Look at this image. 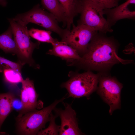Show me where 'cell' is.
<instances>
[{
  "label": "cell",
  "instance_id": "obj_1",
  "mask_svg": "<svg viewBox=\"0 0 135 135\" xmlns=\"http://www.w3.org/2000/svg\"><path fill=\"white\" fill-rule=\"evenodd\" d=\"M120 44L112 36L98 32L90 42L87 51L78 60L70 64L86 71L94 70L101 74H108L114 65L132 63V60H124L118 55Z\"/></svg>",
  "mask_w": 135,
  "mask_h": 135
},
{
  "label": "cell",
  "instance_id": "obj_2",
  "mask_svg": "<svg viewBox=\"0 0 135 135\" xmlns=\"http://www.w3.org/2000/svg\"><path fill=\"white\" fill-rule=\"evenodd\" d=\"M8 20L17 47L18 62L22 66L27 64L34 69H39L40 66L33 59L32 54L35 49L39 48L40 42H34L30 40L26 26L18 23L13 18Z\"/></svg>",
  "mask_w": 135,
  "mask_h": 135
},
{
  "label": "cell",
  "instance_id": "obj_3",
  "mask_svg": "<svg viewBox=\"0 0 135 135\" xmlns=\"http://www.w3.org/2000/svg\"><path fill=\"white\" fill-rule=\"evenodd\" d=\"M66 95L58 100H56L50 106L40 110L27 112L21 117L16 118V131L20 135H35L43 128L47 122H49L50 115L56 105L63 102Z\"/></svg>",
  "mask_w": 135,
  "mask_h": 135
},
{
  "label": "cell",
  "instance_id": "obj_4",
  "mask_svg": "<svg viewBox=\"0 0 135 135\" xmlns=\"http://www.w3.org/2000/svg\"><path fill=\"white\" fill-rule=\"evenodd\" d=\"M13 18L22 25L26 26L30 23H33L53 32L59 36L62 41L64 40L70 31L66 28H62L54 16L45 11L39 4L26 12L17 14Z\"/></svg>",
  "mask_w": 135,
  "mask_h": 135
},
{
  "label": "cell",
  "instance_id": "obj_5",
  "mask_svg": "<svg viewBox=\"0 0 135 135\" xmlns=\"http://www.w3.org/2000/svg\"><path fill=\"white\" fill-rule=\"evenodd\" d=\"M68 76L69 79L60 86L67 90L68 97L78 98L88 97L96 90L99 73L94 74L89 70L82 73L71 71Z\"/></svg>",
  "mask_w": 135,
  "mask_h": 135
},
{
  "label": "cell",
  "instance_id": "obj_6",
  "mask_svg": "<svg viewBox=\"0 0 135 135\" xmlns=\"http://www.w3.org/2000/svg\"><path fill=\"white\" fill-rule=\"evenodd\" d=\"M99 73L98 86L96 90L98 94L110 106L109 112L112 115L114 110L120 108L123 85L116 78L108 74Z\"/></svg>",
  "mask_w": 135,
  "mask_h": 135
},
{
  "label": "cell",
  "instance_id": "obj_7",
  "mask_svg": "<svg viewBox=\"0 0 135 135\" xmlns=\"http://www.w3.org/2000/svg\"><path fill=\"white\" fill-rule=\"evenodd\" d=\"M104 9L90 0H83L78 24H83L98 32L106 34L113 30L104 16Z\"/></svg>",
  "mask_w": 135,
  "mask_h": 135
},
{
  "label": "cell",
  "instance_id": "obj_8",
  "mask_svg": "<svg viewBox=\"0 0 135 135\" xmlns=\"http://www.w3.org/2000/svg\"><path fill=\"white\" fill-rule=\"evenodd\" d=\"M72 29L63 42L75 50L81 56L86 52L88 44L98 32L83 24H74Z\"/></svg>",
  "mask_w": 135,
  "mask_h": 135
},
{
  "label": "cell",
  "instance_id": "obj_9",
  "mask_svg": "<svg viewBox=\"0 0 135 135\" xmlns=\"http://www.w3.org/2000/svg\"><path fill=\"white\" fill-rule=\"evenodd\" d=\"M64 110L55 108L54 109L55 114L60 119L59 134L60 135H82V133L79 128L75 110L72 107L71 104L64 103Z\"/></svg>",
  "mask_w": 135,
  "mask_h": 135
},
{
  "label": "cell",
  "instance_id": "obj_10",
  "mask_svg": "<svg viewBox=\"0 0 135 135\" xmlns=\"http://www.w3.org/2000/svg\"><path fill=\"white\" fill-rule=\"evenodd\" d=\"M135 4V0H127L122 4L114 8L103 10L109 26L112 27L118 20L128 19H135V10L130 6Z\"/></svg>",
  "mask_w": 135,
  "mask_h": 135
},
{
  "label": "cell",
  "instance_id": "obj_11",
  "mask_svg": "<svg viewBox=\"0 0 135 135\" xmlns=\"http://www.w3.org/2000/svg\"><path fill=\"white\" fill-rule=\"evenodd\" d=\"M52 45V48L46 54L59 57L66 60L68 65L81 58L76 50L64 42L57 40Z\"/></svg>",
  "mask_w": 135,
  "mask_h": 135
},
{
  "label": "cell",
  "instance_id": "obj_12",
  "mask_svg": "<svg viewBox=\"0 0 135 135\" xmlns=\"http://www.w3.org/2000/svg\"><path fill=\"white\" fill-rule=\"evenodd\" d=\"M83 0H58L64 11L67 20L66 28L70 30L74 18L80 14Z\"/></svg>",
  "mask_w": 135,
  "mask_h": 135
},
{
  "label": "cell",
  "instance_id": "obj_13",
  "mask_svg": "<svg viewBox=\"0 0 135 135\" xmlns=\"http://www.w3.org/2000/svg\"><path fill=\"white\" fill-rule=\"evenodd\" d=\"M21 83L24 86L27 92L28 101L27 112L42 108L43 106V103L41 100H37L38 96L35 90L33 81L27 78Z\"/></svg>",
  "mask_w": 135,
  "mask_h": 135
},
{
  "label": "cell",
  "instance_id": "obj_14",
  "mask_svg": "<svg viewBox=\"0 0 135 135\" xmlns=\"http://www.w3.org/2000/svg\"><path fill=\"white\" fill-rule=\"evenodd\" d=\"M43 7L54 15L58 21L66 26L67 20L65 12L58 0H41Z\"/></svg>",
  "mask_w": 135,
  "mask_h": 135
},
{
  "label": "cell",
  "instance_id": "obj_15",
  "mask_svg": "<svg viewBox=\"0 0 135 135\" xmlns=\"http://www.w3.org/2000/svg\"><path fill=\"white\" fill-rule=\"evenodd\" d=\"M0 48L6 54L13 55L17 54V47L10 26L6 31L0 35Z\"/></svg>",
  "mask_w": 135,
  "mask_h": 135
},
{
  "label": "cell",
  "instance_id": "obj_16",
  "mask_svg": "<svg viewBox=\"0 0 135 135\" xmlns=\"http://www.w3.org/2000/svg\"><path fill=\"white\" fill-rule=\"evenodd\" d=\"M15 96L11 92L0 94V129L4 121L13 109L12 102Z\"/></svg>",
  "mask_w": 135,
  "mask_h": 135
},
{
  "label": "cell",
  "instance_id": "obj_17",
  "mask_svg": "<svg viewBox=\"0 0 135 135\" xmlns=\"http://www.w3.org/2000/svg\"><path fill=\"white\" fill-rule=\"evenodd\" d=\"M28 32L30 36L39 42L50 43L52 44L58 40L52 37V32L49 30L32 28L28 30Z\"/></svg>",
  "mask_w": 135,
  "mask_h": 135
},
{
  "label": "cell",
  "instance_id": "obj_18",
  "mask_svg": "<svg viewBox=\"0 0 135 135\" xmlns=\"http://www.w3.org/2000/svg\"><path fill=\"white\" fill-rule=\"evenodd\" d=\"M4 81L11 85H15L22 83L24 80L21 72L11 68H5L2 71Z\"/></svg>",
  "mask_w": 135,
  "mask_h": 135
},
{
  "label": "cell",
  "instance_id": "obj_19",
  "mask_svg": "<svg viewBox=\"0 0 135 135\" xmlns=\"http://www.w3.org/2000/svg\"><path fill=\"white\" fill-rule=\"evenodd\" d=\"M57 116L53 115L52 112L50 115V124L48 127L44 130H41L38 133L37 135H58L60 126L56 125L55 120Z\"/></svg>",
  "mask_w": 135,
  "mask_h": 135
},
{
  "label": "cell",
  "instance_id": "obj_20",
  "mask_svg": "<svg viewBox=\"0 0 135 135\" xmlns=\"http://www.w3.org/2000/svg\"><path fill=\"white\" fill-rule=\"evenodd\" d=\"M23 66L18 62L10 61L0 56V72H2L5 68H11L21 72Z\"/></svg>",
  "mask_w": 135,
  "mask_h": 135
},
{
  "label": "cell",
  "instance_id": "obj_21",
  "mask_svg": "<svg viewBox=\"0 0 135 135\" xmlns=\"http://www.w3.org/2000/svg\"><path fill=\"white\" fill-rule=\"evenodd\" d=\"M104 9L112 8L119 5L120 0H90Z\"/></svg>",
  "mask_w": 135,
  "mask_h": 135
},
{
  "label": "cell",
  "instance_id": "obj_22",
  "mask_svg": "<svg viewBox=\"0 0 135 135\" xmlns=\"http://www.w3.org/2000/svg\"><path fill=\"white\" fill-rule=\"evenodd\" d=\"M12 109L18 112L23 109V104L20 98H16L15 96L12 100Z\"/></svg>",
  "mask_w": 135,
  "mask_h": 135
},
{
  "label": "cell",
  "instance_id": "obj_23",
  "mask_svg": "<svg viewBox=\"0 0 135 135\" xmlns=\"http://www.w3.org/2000/svg\"><path fill=\"white\" fill-rule=\"evenodd\" d=\"M7 4V0H0V5L2 6L5 7Z\"/></svg>",
  "mask_w": 135,
  "mask_h": 135
},
{
  "label": "cell",
  "instance_id": "obj_24",
  "mask_svg": "<svg viewBox=\"0 0 135 135\" xmlns=\"http://www.w3.org/2000/svg\"><path fill=\"white\" fill-rule=\"evenodd\" d=\"M6 134V133L4 132H2L0 131V135H4Z\"/></svg>",
  "mask_w": 135,
  "mask_h": 135
},
{
  "label": "cell",
  "instance_id": "obj_25",
  "mask_svg": "<svg viewBox=\"0 0 135 135\" xmlns=\"http://www.w3.org/2000/svg\"></svg>",
  "mask_w": 135,
  "mask_h": 135
}]
</instances>
